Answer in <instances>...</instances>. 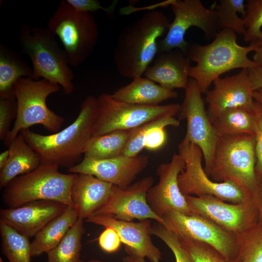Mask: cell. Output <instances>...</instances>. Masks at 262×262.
Instances as JSON below:
<instances>
[{"label": "cell", "instance_id": "1", "mask_svg": "<svg viewBox=\"0 0 262 262\" xmlns=\"http://www.w3.org/2000/svg\"><path fill=\"white\" fill-rule=\"evenodd\" d=\"M97 98L87 97L82 103L75 120L62 131L42 135L28 129L20 133L38 155L41 164L71 167L77 164L92 136L97 111Z\"/></svg>", "mask_w": 262, "mask_h": 262}, {"label": "cell", "instance_id": "2", "mask_svg": "<svg viewBox=\"0 0 262 262\" xmlns=\"http://www.w3.org/2000/svg\"><path fill=\"white\" fill-rule=\"evenodd\" d=\"M170 23L163 12L154 10L122 29L114 52L120 75L133 79L144 74L158 53V39L166 34Z\"/></svg>", "mask_w": 262, "mask_h": 262}, {"label": "cell", "instance_id": "3", "mask_svg": "<svg viewBox=\"0 0 262 262\" xmlns=\"http://www.w3.org/2000/svg\"><path fill=\"white\" fill-rule=\"evenodd\" d=\"M256 49L255 43L240 46L237 42L236 33L224 29L207 45L188 43L184 53L196 65L188 68V76L196 81L202 93H206L213 81L222 74L236 68L258 66L248 57V53Z\"/></svg>", "mask_w": 262, "mask_h": 262}, {"label": "cell", "instance_id": "4", "mask_svg": "<svg viewBox=\"0 0 262 262\" xmlns=\"http://www.w3.org/2000/svg\"><path fill=\"white\" fill-rule=\"evenodd\" d=\"M17 37L22 52L32 63V79L48 80L61 85L65 94H71L74 74L55 36L48 28L22 24Z\"/></svg>", "mask_w": 262, "mask_h": 262}, {"label": "cell", "instance_id": "5", "mask_svg": "<svg viewBox=\"0 0 262 262\" xmlns=\"http://www.w3.org/2000/svg\"><path fill=\"white\" fill-rule=\"evenodd\" d=\"M255 136L239 134L219 137L207 175L213 181H231L249 198H256Z\"/></svg>", "mask_w": 262, "mask_h": 262}, {"label": "cell", "instance_id": "6", "mask_svg": "<svg viewBox=\"0 0 262 262\" xmlns=\"http://www.w3.org/2000/svg\"><path fill=\"white\" fill-rule=\"evenodd\" d=\"M59 166L41 164L36 169L13 179L4 189L2 198L8 208L38 200H51L74 208L71 186L76 174H64Z\"/></svg>", "mask_w": 262, "mask_h": 262}, {"label": "cell", "instance_id": "7", "mask_svg": "<svg viewBox=\"0 0 262 262\" xmlns=\"http://www.w3.org/2000/svg\"><path fill=\"white\" fill-rule=\"evenodd\" d=\"M60 89L59 85L45 79L33 80L21 77L14 85L17 102V114L13 127L4 140L9 147L20 132L34 125H41L47 131L57 132L64 123L65 118L47 105V99Z\"/></svg>", "mask_w": 262, "mask_h": 262}, {"label": "cell", "instance_id": "8", "mask_svg": "<svg viewBox=\"0 0 262 262\" xmlns=\"http://www.w3.org/2000/svg\"><path fill=\"white\" fill-rule=\"evenodd\" d=\"M47 28L58 37L68 65L75 67L88 59L98 37V28L93 15L77 11L64 0L49 19Z\"/></svg>", "mask_w": 262, "mask_h": 262}, {"label": "cell", "instance_id": "9", "mask_svg": "<svg viewBox=\"0 0 262 262\" xmlns=\"http://www.w3.org/2000/svg\"><path fill=\"white\" fill-rule=\"evenodd\" d=\"M179 104L156 106L132 104L114 99L103 93L97 98L93 135L115 131H130L148 122L178 114Z\"/></svg>", "mask_w": 262, "mask_h": 262}, {"label": "cell", "instance_id": "10", "mask_svg": "<svg viewBox=\"0 0 262 262\" xmlns=\"http://www.w3.org/2000/svg\"><path fill=\"white\" fill-rule=\"evenodd\" d=\"M178 151L185 163L184 170L178 178L179 188L183 195L196 196L211 195L225 202L235 204L252 198L231 181L218 182L211 180L202 167L203 155L197 146L184 137L178 145Z\"/></svg>", "mask_w": 262, "mask_h": 262}, {"label": "cell", "instance_id": "11", "mask_svg": "<svg viewBox=\"0 0 262 262\" xmlns=\"http://www.w3.org/2000/svg\"><path fill=\"white\" fill-rule=\"evenodd\" d=\"M164 224L180 239L207 244L227 260L237 261L239 253L238 237L201 215L169 212L163 217Z\"/></svg>", "mask_w": 262, "mask_h": 262}, {"label": "cell", "instance_id": "12", "mask_svg": "<svg viewBox=\"0 0 262 262\" xmlns=\"http://www.w3.org/2000/svg\"><path fill=\"white\" fill-rule=\"evenodd\" d=\"M174 19L165 37L158 42V53L179 49L185 52L188 42L184 39L191 27L201 30L206 38L213 39L218 33L213 6L207 8L200 0H171Z\"/></svg>", "mask_w": 262, "mask_h": 262}, {"label": "cell", "instance_id": "13", "mask_svg": "<svg viewBox=\"0 0 262 262\" xmlns=\"http://www.w3.org/2000/svg\"><path fill=\"white\" fill-rule=\"evenodd\" d=\"M194 214L203 216L238 236L255 226L259 213L256 198L240 203H227L214 196L184 195Z\"/></svg>", "mask_w": 262, "mask_h": 262}, {"label": "cell", "instance_id": "14", "mask_svg": "<svg viewBox=\"0 0 262 262\" xmlns=\"http://www.w3.org/2000/svg\"><path fill=\"white\" fill-rule=\"evenodd\" d=\"M185 90L184 99L180 105L178 114L180 118L186 120L184 138L199 147L202 151L204 170L207 175L219 137L208 117L202 93L196 81L190 78Z\"/></svg>", "mask_w": 262, "mask_h": 262}, {"label": "cell", "instance_id": "15", "mask_svg": "<svg viewBox=\"0 0 262 262\" xmlns=\"http://www.w3.org/2000/svg\"><path fill=\"white\" fill-rule=\"evenodd\" d=\"M153 182V178L147 176L125 189L113 185L108 199L93 215H104L123 221L150 219L164 224L163 219L154 213L147 201V193Z\"/></svg>", "mask_w": 262, "mask_h": 262}, {"label": "cell", "instance_id": "16", "mask_svg": "<svg viewBox=\"0 0 262 262\" xmlns=\"http://www.w3.org/2000/svg\"><path fill=\"white\" fill-rule=\"evenodd\" d=\"M184 169V162L179 154H174L170 162L162 164L157 168L159 181L149 189L146 199L151 210L162 219L172 211L194 214L178 184V176Z\"/></svg>", "mask_w": 262, "mask_h": 262}, {"label": "cell", "instance_id": "17", "mask_svg": "<svg viewBox=\"0 0 262 262\" xmlns=\"http://www.w3.org/2000/svg\"><path fill=\"white\" fill-rule=\"evenodd\" d=\"M147 156L122 155L117 157L95 160L84 156L78 164L68 168L73 174L93 175L99 180L125 189L132 184L137 176L147 166Z\"/></svg>", "mask_w": 262, "mask_h": 262}, {"label": "cell", "instance_id": "18", "mask_svg": "<svg viewBox=\"0 0 262 262\" xmlns=\"http://www.w3.org/2000/svg\"><path fill=\"white\" fill-rule=\"evenodd\" d=\"M213 88L206 92V110L212 122L222 111L232 108L241 107L253 111V90L247 69L243 68L235 74L213 82Z\"/></svg>", "mask_w": 262, "mask_h": 262}, {"label": "cell", "instance_id": "19", "mask_svg": "<svg viewBox=\"0 0 262 262\" xmlns=\"http://www.w3.org/2000/svg\"><path fill=\"white\" fill-rule=\"evenodd\" d=\"M87 222L114 229L118 234L128 255L147 258L151 262H160L162 253L151 238L152 221L137 222L123 221L104 215H93Z\"/></svg>", "mask_w": 262, "mask_h": 262}, {"label": "cell", "instance_id": "20", "mask_svg": "<svg viewBox=\"0 0 262 262\" xmlns=\"http://www.w3.org/2000/svg\"><path fill=\"white\" fill-rule=\"evenodd\" d=\"M68 206L51 200H38L16 208L1 209L0 223L20 233L34 237L50 221L63 213Z\"/></svg>", "mask_w": 262, "mask_h": 262}, {"label": "cell", "instance_id": "21", "mask_svg": "<svg viewBox=\"0 0 262 262\" xmlns=\"http://www.w3.org/2000/svg\"><path fill=\"white\" fill-rule=\"evenodd\" d=\"M190 61L179 49L158 53L144 73L147 78L170 90L185 89L189 82Z\"/></svg>", "mask_w": 262, "mask_h": 262}, {"label": "cell", "instance_id": "22", "mask_svg": "<svg viewBox=\"0 0 262 262\" xmlns=\"http://www.w3.org/2000/svg\"><path fill=\"white\" fill-rule=\"evenodd\" d=\"M113 186L93 175L76 174L71 197L78 218L86 220L93 215L108 199Z\"/></svg>", "mask_w": 262, "mask_h": 262}, {"label": "cell", "instance_id": "23", "mask_svg": "<svg viewBox=\"0 0 262 262\" xmlns=\"http://www.w3.org/2000/svg\"><path fill=\"white\" fill-rule=\"evenodd\" d=\"M179 121L174 116H167L142 124L130 131L126 148L130 156L139 155L144 148L151 151L161 148L166 143L167 134L164 128L177 127Z\"/></svg>", "mask_w": 262, "mask_h": 262}, {"label": "cell", "instance_id": "24", "mask_svg": "<svg viewBox=\"0 0 262 262\" xmlns=\"http://www.w3.org/2000/svg\"><path fill=\"white\" fill-rule=\"evenodd\" d=\"M118 101L144 106H156L166 100L178 97L173 90L166 89L142 76L132 79L128 84L111 95Z\"/></svg>", "mask_w": 262, "mask_h": 262}, {"label": "cell", "instance_id": "25", "mask_svg": "<svg viewBox=\"0 0 262 262\" xmlns=\"http://www.w3.org/2000/svg\"><path fill=\"white\" fill-rule=\"evenodd\" d=\"M9 155L0 169V188H4L16 177L32 172L40 164L38 155L19 133L8 147Z\"/></svg>", "mask_w": 262, "mask_h": 262}, {"label": "cell", "instance_id": "26", "mask_svg": "<svg viewBox=\"0 0 262 262\" xmlns=\"http://www.w3.org/2000/svg\"><path fill=\"white\" fill-rule=\"evenodd\" d=\"M33 68L18 53L0 44V98H16L14 85L21 77L32 79Z\"/></svg>", "mask_w": 262, "mask_h": 262}, {"label": "cell", "instance_id": "27", "mask_svg": "<svg viewBox=\"0 0 262 262\" xmlns=\"http://www.w3.org/2000/svg\"><path fill=\"white\" fill-rule=\"evenodd\" d=\"M78 219L74 208L68 206L63 213L50 221L31 243L32 257L47 253L56 247Z\"/></svg>", "mask_w": 262, "mask_h": 262}, {"label": "cell", "instance_id": "28", "mask_svg": "<svg viewBox=\"0 0 262 262\" xmlns=\"http://www.w3.org/2000/svg\"><path fill=\"white\" fill-rule=\"evenodd\" d=\"M211 123L218 137L239 134L255 135V134L254 112L243 108L226 109Z\"/></svg>", "mask_w": 262, "mask_h": 262}, {"label": "cell", "instance_id": "29", "mask_svg": "<svg viewBox=\"0 0 262 262\" xmlns=\"http://www.w3.org/2000/svg\"><path fill=\"white\" fill-rule=\"evenodd\" d=\"M130 131H115L93 135L86 147L84 156L95 160L113 158L123 155Z\"/></svg>", "mask_w": 262, "mask_h": 262}, {"label": "cell", "instance_id": "30", "mask_svg": "<svg viewBox=\"0 0 262 262\" xmlns=\"http://www.w3.org/2000/svg\"><path fill=\"white\" fill-rule=\"evenodd\" d=\"M84 232V220L78 218L60 243L47 253V262H82L81 250Z\"/></svg>", "mask_w": 262, "mask_h": 262}, {"label": "cell", "instance_id": "31", "mask_svg": "<svg viewBox=\"0 0 262 262\" xmlns=\"http://www.w3.org/2000/svg\"><path fill=\"white\" fill-rule=\"evenodd\" d=\"M1 250L9 262H31L29 238L11 227L0 223Z\"/></svg>", "mask_w": 262, "mask_h": 262}, {"label": "cell", "instance_id": "32", "mask_svg": "<svg viewBox=\"0 0 262 262\" xmlns=\"http://www.w3.org/2000/svg\"><path fill=\"white\" fill-rule=\"evenodd\" d=\"M213 6L219 32L226 28L244 35L246 29L243 18L246 15V11L244 0H220Z\"/></svg>", "mask_w": 262, "mask_h": 262}, {"label": "cell", "instance_id": "33", "mask_svg": "<svg viewBox=\"0 0 262 262\" xmlns=\"http://www.w3.org/2000/svg\"><path fill=\"white\" fill-rule=\"evenodd\" d=\"M237 237L239 253L237 262H262V223Z\"/></svg>", "mask_w": 262, "mask_h": 262}, {"label": "cell", "instance_id": "34", "mask_svg": "<svg viewBox=\"0 0 262 262\" xmlns=\"http://www.w3.org/2000/svg\"><path fill=\"white\" fill-rule=\"evenodd\" d=\"M246 15L243 18L246 32L244 39L250 43L262 36V0H248L246 4Z\"/></svg>", "mask_w": 262, "mask_h": 262}, {"label": "cell", "instance_id": "35", "mask_svg": "<svg viewBox=\"0 0 262 262\" xmlns=\"http://www.w3.org/2000/svg\"><path fill=\"white\" fill-rule=\"evenodd\" d=\"M150 233L159 238L170 248L176 262H195L180 238L162 224L155 221L152 225Z\"/></svg>", "mask_w": 262, "mask_h": 262}, {"label": "cell", "instance_id": "36", "mask_svg": "<svg viewBox=\"0 0 262 262\" xmlns=\"http://www.w3.org/2000/svg\"><path fill=\"white\" fill-rule=\"evenodd\" d=\"M180 239L190 253L195 262H237L236 261H229L207 244L186 239Z\"/></svg>", "mask_w": 262, "mask_h": 262}, {"label": "cell", "instance_id": "37", "mask_svg": "<svg viewBox=\"0 0 262 262\" xmlns=\"http://www.w3.org/2000/svg\"><path fill=\"white\" fill-rule=\"evenodd\" d=\"M16 98H0V140L4 141L10 131L13 119L16 116Z\"/></svg>", "mask_w": 262, "mask_h": 262}, {"label": "cell", "instance_id": "38", "mask_svg": "<svg viewBox=\"0 0 262 262\" xmlns=\"http://www.w3.org/2000/svg\"><path fill=\"white\" fill-rule=\"evenodd\" d=\"M253 111L256 117L255 172L258 182L260 179L262 180V105L259 102L254 101Z\"/></svg>", "mask_w": 262, "mask_h": 262}, {"label": "cell", "instance_id": "39", "mask_svg": "<svg viewBox=\"0 0 262 262\" xmlns=\"http://www.w3.org/2000/svg\"><path fill=\"white\" fill-rule=\"evenodd\" d=\"M66 1L78 12L92 14L102 10L108 15L113 14L118 2L115 1L110 6L105 7L97 0H66Z\"/></svg>", "mask_w": 262, "mask_h": 262}, {"label": "cell", "instance_id": "40", "mask_svg": "<svg viewBox=\"0 0 262 262\" xmlns=\"http://www.w3.org/2000/svg\"><path fill=\"white\" fill-rule=\"evenodd\" d=\"M98 243L103 251L112 253L118 250L122 242L115 230L111 228H105L98 236Z\"/></svg>", "mask_w": 262, "mask_h": 262}, {"label": "cell", "instance_id": "41", "mask_svg": "<svg viewBox=\"0 0 262 262\" xmlns=\"http://www.w3.org/2000/svg\"><path fill=\"white\" fill-rule=\"evenodd\" d=\"M248 76L253 91L262 88V68L256 66L247 68Z\"/></svg>", "mask_w": 262, "mask_h": 262}, {"label": "cell", "instance_id": "42", "mask_svg": "<svg viewBox=\"0 0 262 262\" xmlns=\"http://www.w3.org/2000/svg\"><path fill=\"white\" fill-rule=\"evenodd\" d=\"M255 43L257 49L254 51L252 61L258 66L262 68V36Z\"/></svg>", "mask_w": 262, "mask_h": 262}, {"label": "cell", "instance_id": "43", "mask_svg": "<svg viewBox=\"0 0 262 262\" xmlns=\"http://www.w3.org/2000/svg\"><path fill=\"white\" fill-rule=\"evenodd\" d=\"M122 262H146L145 258L128 255L125 256L122 260Z\"/></svg>", "mask_w": 262, "mask_h": 262}, {"label": "cell", "instance_id": "44", "mask_svg": "<svg viewBox=\"0 0 262 262\" xmlns=\"http://www.w3.org/2000/svg\"><path fill=\"white\" fill-rule=\"evenodd\" d=\"M256 200L258 208L259 217L261 219V222L262 223V190L260 193L257 192Z\"/></svg>", "mask_w": 262, "mask_h": 262}, {"label": "cell", "instance_id": "45", "mask_svg": "<svg viewBox=\"0 0 262 262\" xmlns=\"http://www.w3.org/2000/svg\"><path fill=\"white\" fill-rule=\"evenodd\" d=\"M9 155V150H5L0 154V169L6 164Z\"/></svg>", "mask_w": 262, "mask_h": 262}, {"label": "cell", "instance_id": "46", "mask_svg": "<svg viewBox=\"0 0 262 262\" xmlns=\"http://www.w3.org/2000/svg\"><path fill=\"white\" fill-rule=\"evenodd\" d=\"M253 98L256 101L259 102L262 105V93L258 91H254Z\"/></svg>", "mask_w": 262, "mask_h": 262}, {"label": "cell", "instance_id": "47", "mask_svg": "<svg viewBox=\"0 0 262 262\" xmlns=\"http://www.w3.org/2000/svg\"><path fill=\"white\" fill-rule=\"evenodd\" d=\"M88 262H103L99 260H92L88 261Z\"/></svg>", "mask_w": 262, "mask_h": 262}, {"label": "cell", "instance_id": "48", "mask_svg": "<svg viewBox=\"0 0 262 262\" xmlns=\"http://www.w3.org/2000/svg\"><path fill=\"white\" fill-rule=\"evenodd\" d=\"M258 91H259L260 92H261V93H262V88L259 90Z\"/></svg>", "mask_w": 262, "mask_h": 262}, {"label": "cell", "instance_id": "49", "mask_svg": "<svg viewBox=\"0 0 262 262\" xmlns=\"http://www.w3.org/2000/svg\"><path fill=\"white\" fill-rule=\"evenodd\" d=\"M0 262H1V260L0 259Z\"/></svg>", "mask_w": 262, "mask_h": 262}]
</instances>
